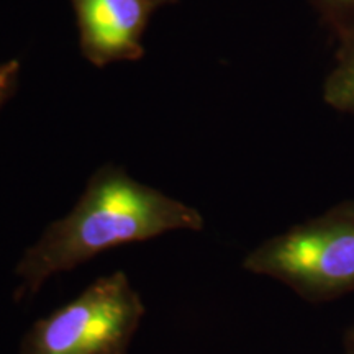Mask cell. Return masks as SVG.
<instances>
[{"label":"cell","mask_w":354,"mask_h":354,"mask_svg":"<svg viewBox=\"0 0 354 354\" xmlns=\"http://www.w3.org/2000/svg\"><path fill=\"white\" fill-rule=\"evenodd\" d=\"M336 41L333 66L323 81V100L336 112L354 117V26Z\"/></svg>","instance_id":"obj_5"},{"label":"cell","mask_w":354,"mask_h":354,"mask_svg":"<svg viewBox=\"0 0 354 354\" xmlns=\"http://www.w3.org/2000/svg\"><path fill=\"white\" fill-rule=\"evenodd\" d=\"M179 0H71L82 56L95 68L145 56L143 37L158 10Z\"/></svg>","instance_id":"obj_4"},{"label":"cell","mask_w":354,"mask_h":354,"mask_svg":"<svg viewBox=\"0 0 354 354\" xmlns=\"http://www.w3.org/2000/svg\"><path fill=\"white\" fill-rule=\"evenodd\" d=\"M20 69L19 59H10L0 64V112L15 94L20 81Z\"/></svg>","instance_id":"obj_7"},{"label":"cell","mask_w":354,"mask_h":354,"mask_svg":"<svg viewBox=\"0 0 354 354\" xmlns=\"http://www.w3.org/2000/svg\"><path fill=\"white\" fill-rule=\"evenodd\" d=\"M203 227L205 220L196 207L109 162L88 177L73 209L51 221L17 261L15 300L33 297L50 279L105 251L167 233L202 232Z\"/></svg>","instance_id":"obj_1"},{"label":"cell","mask_w":354,"mask_h":354,"mask_svg":"<svg viewBox=\"0 0 354 354\" xmlns=\"http://www.w3.org/2000/svg\"><path fill=\"white\" fill-rule=\"evenodd\" d=\"M343 354H354V323L343 335Z\"/></svg>","instance_id":"obj_8"},{"label":"cell","mask_w":354,"mask_h":354,"mask_svg":"<svg viewBox=\"0 0 354 354\" xmlns=\"http://www.w3.org/2000/svg\"><path fill=\"white\" fill-rule=\"evenodd\" d=\"M243 269L281 282L308 304L354 292V198L269 236L243 258Z\"/></svg>","instance_id":"obj_2"},{"label":"cell","mask_w":354,"mask_h":354,"mask_svg":"<svg viewBox=\"0 0 354 354\" xmlns=\"http://www.w3.org/2000/svg\"><path fill=\"white\" fill-rule=\"evenodd\" d=\"M146 307L125 271L95 279L26 330L19 354H130Z\"/></svg>","instance_id":"obj_3"},{"label":"cell","mask_w":354,"mask_h":354,"mask_svg":"<svg viewBox=\"0 0 354 354\" xmlns=\"http://www.w3.org/2000/svg\"><path fill=\"white\" fill-rule=\"evenodd\" d=\"M323 25L335 35L342 37L354 26V0H310Z\"/></svg>","instance_id":"obj_6"}]
</instances>
